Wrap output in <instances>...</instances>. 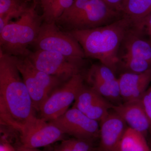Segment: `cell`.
<instances>
[{
	"label": "cell",
	"mask_w": 151,
	"mask_h": 151,
	"mask_svg": "<svg viewBox=\"0 0 151 151\" xmlns=\"http://www.w3.org/2000/svg\"><path fill=\"white\" fill-rule=\"evenodd\" d=\"M122 59L123 66L128 72L142 73L151 69V63L149 61L125 54Z\"/></svg>",
	"instance_id": "obj_20"
},
{
	"label": "cell",
	"mask_w": 151,
	"mask_h": 151,
	"mask_svg": "<svg viewBox=\"0 0 151 151\" xmlns=\"http://www.w3.org/2000/svg\"><path fill=\"white\" fill-rule=\"evenodd\" d=\"M108 5L115 10L119 12L121 11L122 3L124 0H105Z\"/></svg>",
	"instance_id": "obj_23"
},
{
	"label": "cell",
	"mask_w": 151,
	"mask_h": 151,
	"mask_svg": "<svg viewBox=\"0 0 151 151\" xmlns=\"http://www.w3.org/2000/svg\"><path fill=\"white\" fill-rule=\"evenodd\" d=\"M50 122L59 127L65 134L76 139L91 141L100 135L98 122L73 107L57 119Z\"/></svg>",
	"instance_id": "obj_8"
},
{
	"label": "cell",
	"mask_w": 151,
	"mask_h": 151,
	"mask_svg": "<svg viewBox=\"0 0 151 151\" xmlns=\"http://www.w3.org/2000/svg\"><path fill=\"white\" fill-rule=\"evenodd\" d=\"M112 108L130 128L145 135L150 130V124L140 100L124 102Z\"/></svg>",
	"instance_id": "obj_14"
},
{
	"label": "cell",
	"mask_w": 151,
	"mask_h": 151,
	"mask_svg": "<svg viewBox=\"0 0 151 151\" xmlns=\"http://www.w3.org/2000/svg\"><path fill=\"white\" fill-rule=\"evenodd\" d=\"M83 81V76L78 73L54 89L41 107V119L51 121L65 113L84 86Z\"/></svg>",
	"instance_id": "obj_6"
},
{
	"label": "cell",
	"mask_w": 151,
	"mask_h": 151,
	"mask_svg": "<svg viewBox=\"0 0 151 151\" xmlns=\"http://www.w3.org/2000/svg\"><path fill=\"white\" fill-rule=\"evenodd\" d=\"M12 56L0 51V120L21 132L37 118L32 100Z\"/></svg>",
	"instance_id": "obj_1"
},
{
	"label": "cell",
	"mask_w": 151,
	"mask_h": 151,
	"mask_svg": "<svg viewBox=\"0 0 151 151\" xmlns=\"http://www.w3.org/2000/svg\"><path fill=\"white\" fill-rule=\"evenodd\" d=\"M140 101L150 124L151 131V86L147 89L140 99Z\"/></svg>",
	"instance_id": "obj_22"
},
{
	"label": "cell",
	"mask_w": 151,
	"mask_h": 151,
	"mask_svg": "<svg viewBox=\"0 0 151 151\" xmlns=\"http://www.w3.org/2000/svg\"><path fill=\"white\" fill-rule=\"evenodd\" d=\"M73 108L92 120L100 122L108 115L113 106L91 87H82L76 98Z\"/></svg>",
	"instance_id": "obj_11"
},
{
	"label": "cell",
	"mask_w": 151,
	"mask_h": 151,
	"mask_svg": "<svg viewBox=\"0 0 151 151\" xmlns=\"http://www.w3.org/2000/svg\"><path fill=\"white\" fill-rule=\"evenodd\" d=\"M118 14L119 12L111 8L105 0H89L81 13L62 30L68 32L102 26Z\"/></svg>",
	"instance_id": "obj_10"
},
{
	"label": "cell",
	"mask_w": 151,
	"mask_h": 151,
	"mask_svg": "<svg viewBox=\"0 0 151 151\" xmlns=\"http://www.w3.org/2000/svg\"><path fill=\"white\" fill-rule=\"evenodd\" d=\"M131 26L129 20L124 17L106 25L67 32L80 44L86 57L98 60L115 72L120 60L119 47Z\"/></svg>",
	"instance_id": "obj_2"
},
{
	"label": "cell",
	"mask_w": 151,
	"mask_h": 151,
	"mask_svg": "<svg viewBox=\"0 0 151 151\" xmlns=\"http://www.w3.org/2000/svg\"><path fill=\"white\" fill-rule=\"evenodd\" d=\"M144 28L145 29L151 39V12L144 20L143 24V30Z\"/></svg>",
	"instance_id": "obj_24"
},
{
	"label": "cell",
	"mask_w": 151,
	"mask_h": 151,
	"mask_svg": "<svg viewBox=\"0 0 151 151\" xmlns=\"http://www.w3.org/2000/svg\"></svg>",
	"instance_id": "obj_27"
},
{
	"label": "cell",
	"mask_w": 151,
	"mask_h": 151,
	"mask_svg": "<svg viewBox=\"0 0 151 151\" xmlns=\"http://www.w3.org/2000/svg\"><path fill=\"white\" fill-rule=\"evenodd\" d=\"M121 98L124 102L140 100L151 81V69L142 73L127 72L118 78Z\"/></svg>",
	"instance_id": "obj_13"
},
{
	"label": "cell",
	"mask_w": 151,
	"mask_h": 151,
	"mask_svg": "<svg viewBox=\"0 0 151 151\" xmlns=\"http://www.w3.org/2000/svg\"><path fill=\"white\" fill-rule=\"evenodd\" d=\"M21 144L27 147L38 149L60 141L65 134L53 123L36 118L20 132Z\"/></svg>",
	"instance_id": "obj_9"
},
{
	"label": "cell",
	"mask_w": 151,
	"mask_h": 151,
	"mask_svg": "<svg viewBox=\"0 0 151 151\" xmlns=\"http://www.w3.org/2000/svg\"><path fill=\"white\" fill-rule=\"evenodd\" d=\"M11 56L28 90L35 111L39 112L50 94L63 81L38 69L27 57Z\"/></svg>",
	"instance_id": "obj_5"
},
{
	"label": "cell",
	"mask_w": 151,
	"mask_h": 151,
	"mask_svg": "<svg viewBox=\"0 0 151 151\" xmlns=\"http://www.w3.org/2000/svg\"><path fill=\"white\" fill-rule=\"evenodd\" d=\"M121 11L134 29L141 32L144 20L151 12V0H124Z\"/></svg>",
	"instance_id": "obj_15"
},
{
	"label": "cell",
	"mask_w": 151,
	"mask_h": 151,
	"mask_svg": "<svg viewBox=\"0 0 151 151\" xmlns=\"http://www.w3.org/2000/svg\"><path fill=\"white\" fill-rule=\"evenodd\" d=\"M117 151H151L142 133L128 127L119 143Z\"/></svg>",
	"instance_id": "obj_18"
},
{
	"label": "cell",
	"mask_w": 151,
	"mask_h": 151,
	"mask_svg": "<svg viewBox=\"0 0 151 151\" xmlns=\"http://www.w3.org/2000/svg\"><path fill=\"white\" fill-rule=\"evenodd\" d=\"M35 5L15 21H11L0 31V51L10 56L27 57L37 37L43 20Z\"/></svg>",
	"instance_id": "obj_3"
},
{
	"label": "cell",
	"mask_w": 151,
	"mask_h": 151,
	"mask_svg": "<svg viewBox=\"0 0 151 151\" xmlns=\"http://www.w3.org/2000/svg\"><path fill=\"white\" fill-rule=\"evenodd\" d=\"M32 45L36 50L58 52L79 63H83L86 57L77 40L60 28L55 22H43Z\"/></svg>",
	"instance_id": "obj_4"
},
{
	"label": "cell",
	"mask_w": 151,
	"mask_h": 151,
	"mask_svg": "<svg viewBox=\"0 0 151 151\" xmlns=\"http://www.w3.org/2000/svg\"><path fill=\"white\" fill-rule=\"evenodd\" d=\"M91 141L73 139L62 141L54 151H90Z\"/></svg>",
	"instance_id": "obj_21"
},
{
	"label": "cell",
	"mask_w": 151,
	"mask_h": 151,
	"mask_svg": "<svg viewBox=\"0 0 151 151\" xmlns=\"http://www.w3.org/2000/svg\"><path fill=\"white\" fill-rule=\"evenodd\" d=\"M27 57L38 69L64 81L80 73L82 64L60 53L40 50L31 51Z\"/></svg>",
	"instance_id": "obj_7"
},
{
	"label": "cell",
	"mask_w": 151,
	"mask_h": 151,
	"mask_svg": "<svg viewBox=\"0 0 151 151\" xmlns=\"http://www.w3.org/2000/svg\"><path fill=\"white\" fill-rule=\"evenodd\" d=\"M15 151H42L36 148L27 147L23 145L22 144L17 146L15 148Z\"/></svg>",
	"instance_id": "obj_25"
},
{
	"label": "cell",
	"mask_w": 151,
	"mask_h": 151,
	"mask_svg": "<svg viewBox=\"0 0 151 151\" xmlns=\"http://www.w3.org/2000/svg\"><path fill=\"white\" fill-rule=\"evenodd\" d=\"M126 124L114 111L109 112L100 122V136L101 151H117L125 130Z\"/></svg>",
	"instance_id": "obj_12"
},
{
	"label": "cell",
	"mask_w": 151,
	"mask_h": 151,
	"mask_svg": "<svg viewBox=\"0 0 151 151\" xmlns=\"http://www.w3.org/2000/svg\"><path fill=\"white\" fill-rule=\"evenodd\" d=\"M129 30L124 40L125 54L151 63V41L142 38L137 31Z\"/></svg>",
	"instance_id": "obj_17"
},
{
	"label": "cell",
	"mask_w": 151,
	"mask_h": 151,
	"mask_svg": "<svg viewBox=\"0 0 151 151\" xmlns=\"http://www.w3.org/2000/svg\"><path fill=\"white\" fill-rule=\"evenodd\" d=\"M33 1H34L35 2H37V0H33Z\"/></svg>",
	"instance_id": "obj_26"
},
{
	"label": "cell",
	"mask_w": 151,
	"mask_h": 151,
	"mask_svg": "<svg viewBox=\"0 0 151 151\" xmlns=\"http://www.w3.org/2000/svg\"><path fill=\"white\" fill-rule=\"evenodd\" d=\"M37 3L33 0H0V31L12 19L19 18Z\"/></svg>",
	"instance_id": "obj_16"
},
{
	"label": "cell",
	"mask_w": 151,
	"mask_h": 151,
	"mask_svg": "<svg viewBox=\"0 0 151 151\" xmlns=\"http://www.w3.org/2000/svg\"><path fill=\"white\" fill-rule=\"evenodd\" d=\"M43 22H56L64 12L72 5L73 0H40Z\"/></svg>",
	"instance_id": "obj_19"
}]
</instances>
